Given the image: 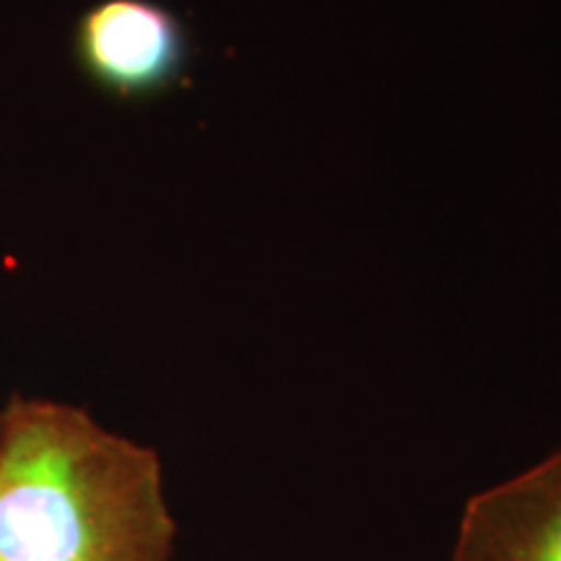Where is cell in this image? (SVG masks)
I'll use <instances>...</instances> for the list:
<instances>
[{
  "mask_svg": "<svg viewBox=\"0 0 561 561\" xmlns=\"http://www.w3.org/2000/svg\"><path fill=\"white\" fill-rule=\"evenodd\" d=\"M178 523L151 447L79 405L0 409V561H172Z\"/></svg>",
  "mask_w": 561,
  "mask_h": 561,
  "instance_id": "6da1fadb",
  "label": "cell"
},
{
  "mask_svg": "<svg viewBox=\"0 0 561 561\" xmlns=\"http://www.w3.org/2000/svg\"><path fill=\"white\" fill-rule=\"evenodd\" d=\"M191 55L187 26L157 0H100L76 21V66L112 100L144 102L174 89Z\"/></svg>",
  "mask_w": 561,
  "mask_h": 561,
  "instance_id": "7a4b0ae2",
  "label": "cell"
},
{
  "mask_svg": "<svg viewBox=\"0 0 561 561\" xmlns=\"http://www.w3.org/2000/svg\"><path fill=\"white\" fill-rule=\"evenodd\" d=\"M453 561H561V447L466 504Z\"/></svg>",
  "mask_w": 561,
  "mask_h": 561,
  "instance_id": "3957f363",
  "label": "cell"
}]
</instances>
